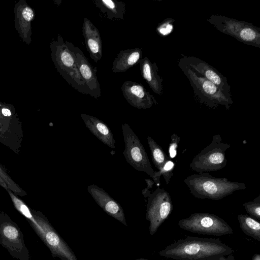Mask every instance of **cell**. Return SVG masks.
Returning a JSON list of instances; mask_svg holds the SVG:
<instances>
[{
  "label": "cell",
  "mask_w": 260,
  "mask_h": 260,
  "mask_svg": "<svg viewBox=\"0 0 260 260\" xmlns=\"http://www.w3.org/2000/svg\"><path fill=\"white\" fill-rule=\"evenodd\" d=\"M233 252L219 239L186 236L168 245L158 254L175 260H210Z\"/></svg>",
  "instance_id": "obj_1"
},
{
  "label": "cell",
  "mask_w": 260,
  "mask_h": 260,
  "mask_svg": "<svg viewBox=\"0 0 260 260\" xmlns=\"http://www.w3.org/2000/svg\"><path fill=\"white\" fill-rule=\"evenodd\" d=\"M184 182L191 194L200 199L219 200L234 191L246 188L244 183L230 181L225 177H215L209 173L192 174Z\"/></svg>",
  "instance_id": "obj_2"
},
{
  "label": "cell",
  "mask_w": 260,
  "mask_h": 260,
  "mask_svg": "<svg viewBox=\"0 0 260 260\" xmlns=\"http://www.w3.org/2000/svg\"><path fill=\"white\" fill-rule=\"evenodd\" d=\"M52 46L53 60L60 75L79 92L89 94L77 67L73 44L67 41L64 42L61 36L58 35L57 40Z\"/></svg>",
  "instance_id": "obj_3"
},
{
  "label": "cell",
  "mask_w": 260,
  "mask_h": 260,
  "mask_svg": "<svg viewBox=\"0 0 260 260\" xmlns=\"http://www.w3.org/2000/svg\"><path fill=\"white\" fill-rule=\"evenodd\" d=\"M178 63L188 79L194 95L200 103L211 109L220 106H224L226 109L230 108L233 103L232 97L226 95L215 84L194 72L186 64L179 60Z\"/></svg>",
  "instance_id": "obj_4"
},
{
  "label": "cell",
  "mask_w": 260,
  "mask_h": 260,
  "mask_svg": "<svg viewBox=\"0 0 260 260\" xmlns=\"http://www.w3.org/2000/svg\"><path fill=\"white\" fill-rule=\"evenodd\" d=\"M207 21L218 31L239 42L260 48V28L253 24L212 14L209 15Z\"/></svg>",
  "instance_id": "obj_5"
},
{
  "label": "cell",
  "mask_w": 260,
  "mask_h": 260,
  "mask_svg": "<svg viewBox=\"0 0 260 260\" xmlns=\"http://www.w3.org/2000/svg\"><path fill=\"white\" fill-rule=\"evenodd\" d=\"M231 145L222 141L220 135L213 136L211 142L192 159L190 169L197 173H209L223 169L227 165L225 152Z\"/></svg>",
  "instance_id": "obj_6"
},
{
  "label": "cell",
  "mask_w": 260,
  "mask_h": 260,
  "mask_svg": "<svg viewBox=\"0 0 260 260\" xmlns=\"http://www.w3.org/2000/svg\"><path fill=\"white\" fill-rule=\"evenodd\" d=\"M179 226L193 233L222 236L233 233L232 227L222 218L209 213H195L178 221Z\"/></svg>",
  "instance_id": "obj_7"
},
{
  "label": "cell",
  "mask_w": 260,
  "mask_h": 260,
  "mask_svg": "<svg viewBox=\"0 0 260 260\" xmlns=\"http://www.w3.org/2000/svg\"><path fill=\"white\" fill-rule=\"evenodd\" d=\"M146 199L145 218L149 222V234L152 236L170 215L173 205L170 193L159 187L151 192Z\"/></svg>",
  "instance_id": "obj_8"
},
{
  "label": "cell",
  "mask_w": 260,
  "mask_h": 260,
  "mask_svg": "<svg viewBox=\"0 0 260 260\" xmlns=\"http://www.w3.org/2000/svg\"><path fill=\"white\" fill-rule=\"evenodd\" d=\"M121 127L125 143L123 154L126 161L136 170L146 173L153 180L154 171L138 136L128 124H122Z\"/></svg>",
  "instance_id": "obj_9"
},
{
  "label": "cell",
  "mask_w": 260,
  "mask_h": 260,
  "mask_svg": "<svg viewBox=\"0 0 260 260\" xmlns=\"http://www.w3.org/2000/svg\"><path fill=\"white\" fill-rule=\"evenodd\" d=\"M0 244L17 260H30L22 233L17 224L5 215L0 216Z\"/></svg>",
  "instance_id": "obj_10"
},
{
  "label": "cell",
  "mask_w": 260,
  "mask_h": 260,
  "mask_svg": "<svg viewBox=\"0 0 260 260\" xmlns=\"http://www.w3.org/2000/svg\"><path fill=\"white\" fill-rule=\"evenodd\" d=\"M32 213L43 230L40 238L49 248L52 256L58 257L61 260H78L68 243L60 236L48 219L41 213Z\"/></svg>",
  "instance_id": "obj_11"
},
{
  "label": "cell",
  "mask_w": 260,
  "mask_h": 260,
  "mask_svg": "<svg viewBox=\"0 0 260 260\" xmlns=\"http://www.w3.org/2000/svg\"><path fill=\"white\" fill-rule=\"evenodd\" d=\"M178 60L213 83L226 95L232 97L231 86L227 78L212 66L197 57L182 54Z\"/></svg>",
  "instance_id": "obj_12"
},
{
  "label": "cell",
  "mask_w": 260,
  "mask_h": 260,
  "mask_svg": "<svg viewBox=\"0 0 260 260\" xmlns=\"http://www.w3.org/2000/svg\"><path fill=\"white\" fill-rule=\"evenodd\" d=\"M121 90L126 101L133 107L139 109H147L158 103L154 96L139 83L125 81Z\"/></svg>",
  "instance_id": "obj_13"
},
{
  "label": "cell",
  "mask_w": 260,
  "mask_h": 260,
  "mask_svg": "<svg viewBox=\"0 0 260 260\" xmlns=\"http://www.w3.org/2000/svg\"><path fill=\"white\" fill-rule=\"evenodd\" d=\"M73 49L75 54L79 73L89 92V95L95 99H98L101 95V89L96 76V68L93 67L89 63L79 48L73 45Z\"/></svg>",
  "instance_id": "obj_14"
},
{
  "label": "cell",
  "mask_w": 260,
  "mask_h": 260,
  "mask_svg": "<svg viewBox=\"0 0 260 260\" xmlns=\"http://www.w3.org/2000/svg\"><path fill=\"white\" fill-rule=\"evenodd\" d=\"M87 190L97 204L107 214L127 226L123 208L104 189L92 184L87 186Z\"/></svg>",
  "instance_id": "obj_15"
},
{
  "label": "cell",
  "mask_w": 260,
  "mask_h": 260,
  "mask_svg": "<svg viewBox=\"0 0 260 260\" xmlns=\"http://www.w3.org/2000/svg\"><path fill=\"white\" fill-rule=\"evenodd\" d=\"M82 32L90 57L94 62H98L103 55L102 43L99 30L88 19L84 18Z\"/></svg>",
  "instance_id": "obj_16"
},
{
  "label": "cell",
  "mask_w": 260,
  "mask_h": 260,
  "mask_svg": "<svg viewBox=\"0 0 260 260\" xmlns=\"http://www.w3.org/2000/svg\"><path fill=\"white\" fill-rule=\"evenodd\" d=\"M81 117L86 127L99 140L111 148H115V141L110 128L98 118L84 113Z\"/></svg>",
  "instance_id": "obj_17"
},
{
  "label": "cell",
  "mask_w": 260,
  "mask_h": 260,
  "mask_svg": "<svg viewBox=\"0 0 260 260\" xmlns=\"http://www.w3.org/2000/svg\"><path fill=\"white\" fill-rule=\"evenodd\" d=\"M138 63L140 64L141 75L150 88L156 94L162 95L163 78L158 74V68L156 63L151 62L146 56L142 58Z\"/></svg>",
  "instance_id": "obj_18"
},
{
  "label": "cell",
  "mask_w": 260,
  "mask_h": 260,
  "mask_svg": "<svg viewBox=\"0 0 260 260\" xmlns=\"http://www.w3.org/2000/svg\"><path fill=\"white\" fill-rule=\"evenodd\" d=\"M142 58V50L139 48L121 50L113 62V73H122L139 63Z\"/></svg>",
  "instance_id": "obj_19"
},
{
  "label": "cell",
  "mask_w": 260,
  "mask_h": 260,
  "mask_svg": "<svg viewBox=\"0 0 260 260\" xmlns=\"http://www.w3.org/2000/svg\"><path fill=\"white\" fill-rule=\"evenodd\" d=\"M100 12L109 19L124 20L125 3L114 0H93Z\"/></svg>",
  "instance_id": "obj_20"
},
{
  "label": "cell",
  "mask_w": 260,
  "mask_h": 260,
  "mask_svg": "<svg viewBox=\"0 0 260 260\" xmlns=\"http://www.w3.org/2000/svg\"><path fill=\"white\" fill-rule=\"evenodd\" d=\"M237 218L242 231L246 235L260 242V223L246 214H239Z\"/></svg>",
  "instance_id": "obj_21"
},
{
  "label": "cell",
  "mask_w": 260,
  "mask_h": 260,
  "mask_svg": "<svg viewBox=\"0 0 260 260\" xmlns=\"http://www.w3.org/2000/svg\"><path fill=\"white\" fill-rule=\"evenodd\" d=\"M7 190L10 195L15 208L27 218L32 228L40 237L43 233V230L35 219L32 212L21 200L17 198L11 191L8 189Z\"/></svg>",
  "instance_id": "obj_22"
},
{
  "label": "cell",
  "mask_w": 260,
  "mask_h": 260,
  "mask_svg": "<svg viewBox=\"0 0 260 260\" xmlns=\"http://www.w3.org/2000/svg\"><path fill=\"white\" fill-rule=\"evenodd\" d=\"M151 154V158L155 167L160 171L171 159L163 149L150 137L147 138Z\"/></svg>",
  "instance_id": "obj_23"
},
{
  "label": "cell",
  "mask_w": 260,
  "mask_h": 260,
  "mask_svg": "<svg viewBox=\"0 0 260 260\" xmlns=\"http://www.w3.org/2000/svg\"><path fill=\"white\" fill-rule=\"evenodd\" d=\"M175 166L174 162L172 159H170L160 171H154L153 180L158 187L160 185V178L162 175L164 178L166 184H168L169 183L170 179L173 175Z\"/></svg>",
  "instance_id": "obj_24"
},
{
  "label": "cell",
  "mask_w": 260,
  "mask_h": 260,
  "mask_svg": "<svg viewBox=\"0 0 260 260\" xmlns=\"http://www.w3.org/2000/svg\"><path fill=\"white\" fill-rule=\"evenodd\" d=\"M243 205L248 215L260 220V195L253 201L244 203Z\"/></svg>",
  "instance_id": "obj_25"
},
{
  "label": "cell",
  "mask_w": 260,
  "mask_h": 260,
  "mask_svg": "<svg viewBox=\"0 0 260 260\" xmlns=\"http://www.w3.org/2000/svg\"><path fill=\"white\" fill-rule=\"evenodd\" d=\"M174 21L175 20L172 18H166L164 20L156 27L157 33L164 37L170 34L173 29Z\"/></svg>",
  "instance_id": "obj_26"
},
{
  "label": "cell",
  "mask_w": 260,
  "mask_h": 260,
  "mask_svg": "<svg viewBox=\"0 0 260 260\" xmlns=\"http://www.w3.org/2000/svg\"><path fill=\"white\" fill-rule=\"evenodd\" d=\"M0 177L6 182L8 189L19 195H23L22 190L8 175L0 167Z\"/></svg>",
  "instance_id": "obj_27"
},
{
  "label": "cell",
  "mask_w": 260,
  "mask_h": 260,
  "mask_svg": "<svg viewBox=\"0 0 260 260\" xmlns=\"http://www.w3.org/2000/svg\"><path fill=\"white\" fill-rule=\"evenodd\" d=\"M171 142L169 146V153L171 157H174L176 155V149L180 142V138L176 134H173L171 137Z\"/></svg>",
  "instance_id": "obj_28"
},
{
  "label": "cell",
  "mask_w": 260,
  "mask_h": 260,
  "mask_svg": "<svg viewBox=\"0 0 260 260\" xmlns=\"http://www.w3.org/2000/svg\"><path fill=\"white\" fill-rule=\"evenodd\" d=\"M22 16L26 20L30 21L33 17V12L30 8H25L22 12Z\"/></svg>",
  "instance_id": "obj_29"
},
{
  "label": "cell",
  "mask_w": 260,
  "mask_h": 260,
  "mask_svg": "<svg viewBox=\"0 0 260 260\" xmlns=\"http://www.w3.org/2000/svg\"><path fill=\"white\" fill-rule=\"evenodd\" d=\"M145 180L147 183V187L146 188V189L149 190V189L151 188L155 183L153 180H152L149 179L145 178Z\"/></svg>",
  "instance_id": "obj_30"
},
{
  "label": "cell",
  "mask_w": 260,
  "mask_h": 260,
  "mask_svg": "<svg viewBox=\"0 0 260 260\" xmlns=\"http://www.w3.org/2000/svg\"><path fill=\"white\" fill-rule=\"evenodd\" d=\"M2 113L6 116H9L11 115L10 111L7 109H3L2 110Z\"/></svg>",
  "instance_id": "obj_31"
},
{
  "label": "cell",
  "mask_w": 260,
  "mask_h": 260,
  "mask_svg": "<svg viewBox=\"0 0 260 260\" xmlns=\"http://www.w3.org/2000/svg\"><path fill=\"white\" fill-rule=\"evenodd\" d=\"M0 185L4 188H5L6 190H8V188L4 180L0 177Z\"/></svg>",
  "instance_id": "obj_32"
},
{
  "label": "cell",
  "mask_w": 260,
  "mask_h": 260,
  "mask_svg": "<svg viewBox=\"0 0 260 260\" xmlns=\"http://www.w3.org/2000/svg\"><path fill=\"white\" fill-rule=\"evenodd\" d=\"M251 260H260V255L258 253L254 254Z\"/></svg>",
  "instance_id": "obj_33"
},
{
  "label": "cell",
  "mask_w": 260,
  "mask_h": 260,
  "mask_svg": "<svg viewBox=\"0 0 260 260\" xmlns=\"http://www.w3.org/2000/svg\"><path fill=\"white\" fill-rule=\"evenodd\" d=\"M135 260H148V259H144V258H138V259H136Z\"/></svg>",
  "instance_id": "obj_34"
}]
</instances>
